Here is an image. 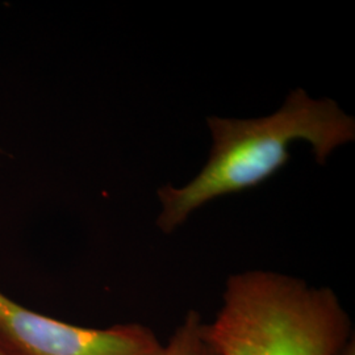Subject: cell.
<instances>
[{
  "instance_id": "obj_4",
  "label": "cell",
  "mask_w": 355,
  "mask_h": 355,
  "mask_svg": "<svg viewBox=\"0 0 355 355\" xmlns=\"http://www.w3.org/2000/svg\"><path fill=\"white\" fill-rule=\"evenodd\" d=\"M154 355H220L211 341L207 322L198 311H189L183 321L170 336L168 341L161 343Z\"/></svg>"
},
{
  "instance_id": "obj_1",
  "label": "cell",
  "mask_w": 355,
  "mask_h": 355,
  "mask_svg": "<svg viewBox=\"0 0 355 355\" xmlns=\"http://www.w3.org/2000/svg\"><path fill=\"white\" fill-rule=\"evenodd\" d=\"M212 150L199 175L182 189L158 190L164 209L157 225L174 232L211 200L250 190L277 174L290 161V145L308 141L320 165L334 149L355 140V121L331 99L316 101L293 89L275 114L253 120L209 117Z\"/></svg>"
},
{
  "instance_id": "obj_3",
  "label": "cell",
  "mask_w": 355,
  "mask_h": 355,
  "mask_svg": "<svg viewBox=\"0 0 355 355\" xmlns=\"http://www.w3.org/2000/svg\"><path fill=\"white\" fill-rule=\"evenodd\" d=\"M0 337L20 355H154L161 347L139 322L82 328L24 308L1 291Z\"/></svg>"
},
{
  "instance_id": "obj_5",
  "label": "cell",
  "mask_w": 355,
  "mask_h": 355,
  "mask_svg": "<svg viewBox=\"0 0 355 355\" xmlns=\"http://www.w3.org/2000/svg\"><path fill=\"white\" fill-rule=\"evenodd\" d=\"M0 355H20L0 337Z\"/></svg>"
},
{
  "instance_id": "obj_6",
  "label": "cell",
  "mask_w": 355,
  "mask_h": 355,
  "mask_svg": "<svg viewBox=\"0 0 355 355\" xmlns=\"http://www.w3.org/2000/svg\"><path fill=\"white\" fill-rule=\"evenodd\" d=\"M337 355H355L354 337L343 346V349H341V352Z\"/></svg>"
},
{
  "instance_id": "obj_2",
  "label": "cell",
  "mask_w": 355,
  "mask_h": 355,
  "mask_svg": "<svg viewBox=\"0 0 355 355\" xmlns=\"http://www.w3.org/2000/svg\"><path fill=\"white\" fill-rule=\"evenodd\" d=\"M207 331L220 355H337L354 337L330 288L263 270L227 280Z\"/></svg>"
}]
</instances>
